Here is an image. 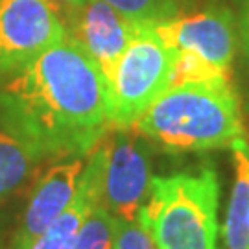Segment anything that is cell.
Returning <instances> with one entry per match:
<instances>
[{
	"label": "cell",
	"mask_w": 249,
	"mask_h": 249,
	"mask_svg": "<svg viewBox=\"0 0 249 249\" xmlns=\"http://www.w3.org/2000/svg\"><path fill=\"white\" fill-rule=\"evenodd\" d=\"M116 222L118 220L115 216L100 203L81 223L72 249H111L115 240Z\"/></svg>",
	"instance_id": "cell-13"
},
{
	"label": "cell",
	"mask_w": 249,
	"mask_h": 249,
	"mask_svg": "<svg viewBox=\"0 0 249 249\" xmlns=\"http://www.w3.org/2000/svg\"><path fill=\"white\" fill-rule=\"evenodd\" d=\"M111 249H157V246L148 225L139 216V220L133 222H124V220L116 222L115 240Z\"/></svg>",
	"instance_id": "cell-15"
},
{
	"label": "cell",
	"mask_w": 249,
	"mask_h": 249,
	"mask_svg": "<svg viewBox=\"0 0 249 249\" xmlns=\"http://www.w3.org/2000/svg\"><path fill=\"white\" fill-rule=\"evenodd\" d=\"M57 8H63L65 11H72V9L80 8L85 4V0H52Z\"/></svg>",
	"instance_id": "cell-18"
},
{
	"label": "cell",
	"mask_w": 249,
	"mask_h": 249,
	"mask_svg": "<svg viewBox=\"0 0 249 249\" xmlns=\"http://www.w3.org/2000/svg\"><path fill=\"white\" fill-rule=\"evenodd\" d=\"M162 43L176 53V83L229 78L238 46V26L225 6L151 22Z\"/></svg>",
	"instance_id": "cell-4"
},
{
	"label": "cell",
	"mask_w": 249,
	"mask_h": 249,
	"mask_svg": "<svg viewBox=\"0 0 249 249\" xmlns=\"http://www.w3.org/2000/svg\"><path fill=\"white\" fill-rule=\"evenodd\" d=\"M41 164L28 146L0 129V211L34 179Z\"/></svg>",
	"instance_id": "cell-12"
},
{
	"label": "cell",
	"mask_w": 249,
	"mask_h": 249,
	"mask_svg": "<svg viewBox=\"0 0 249 249\" xmlns=\"http://www.w3.org/2000/svg\"><path fill=\"white\" fill-rule=\"evenodd\" d=\"M133 127L166 153L231 150L246 137L229 78L170 85Z\"/></svg>",
	"instance_id": "cell-2"
},
{
	"label": "cell",
	"mask_w": 249,
	"mask_h": 249,
	"mask_svg": "<svg viewBox=\"0 0 249 249\" xmlns=\"http://www.w3.org/2000/svg\"><path fill=\"white\" fill-rule=\"evenodd\" d=\"M65 26L67 36L81 46L109 80L133 37L137 22L104 0H85L83 6L67 11Z\"/></svg>",
	"instance_id": "cell-9"
},
{
	"label": "cell",
	"mask_w": 249,
	"mask_h": 249,
	"mask_svg": "<svg viewBox=\"0 0 249 249\" xmlns=\"http://www.w3.org/2000/svg\"><path fill=\"white\" fill-rule=\"evenodd\" d=\"M220 181L211 164L153 176L141 211L157 249H218Z\"/></svg>",
	"instance_id": "cell-3"
},
{
	"label": "cell",
	"mask_w": 249,
	"mask_h": 249,
	"mask_svg": "<svg viewBox=\"0 0 249 249\" xmlns=\"http://www.w3.org/2000/svg\"><path fill=\"white\" fill-rule=\"evenodd\" d=\"M13 214L9 213L4 207L0 211V249H8L9 236H11V229H13Z\"/></svg>",
	"instance_id": "cell-17"
},
{
	"label": "cell",
	"mask_w": 249,
	"mask_h": 249,
	"mask_svg": "<svg viewBox=\"0 0 249 249\" xmlns=\"http://www.w3.org/2000/svg\"><path fill=\"white\" fill-rule=\"evenodd\" d=\"M102 205L116 220H139L150 196L151 142L135 127L113 129L106 142Z\"/></svg>",
	"instance_id": "cell-6"
},
{
	"label": "cell",
	"mask_w": 249,
	"mask_h": 249,
	"mask_svg": "<svg viewBox=\"0 0 249 249\" xmlns=\"http://www.w3.org/2000/svg\"><path fill=\"white\" fill-rule=\"evenodd\" d=\"M176 53L162 43L151 22H137L133 37L120 55L109 87L113 129L133 127L146 109L172 85Z\"/></svg>",
	"instance_id": "cell-5"
},
{
	"label": "cell",
	"mask_w": 249,
	"mask_h": 249,
	"mask_svg": "<svg viewBox=\"0 0 249 249\" xmlns=\"http://www.w3.org/2000/svg\"><path fill=\"white\" fill-rule=\"evenodd\" d=\"M65 37L61 9L52 0H0V81Z\"/></svg>",
	"instance_id": "cell-7"
},
{
	"label": "cell",
	"mask_w": 249,
	"mask_h": 249,
	"mask_svg": "<svg viewBox=\"0 0 249 249\" xmlns=\"http://www.w3.org/2000/svg\"><path fill=\"white\" fill-rule=\"evenodd\" d=\"M232 178L231 196L223 223L225 249H249V142L244 137L231 146Z\"/></svg>",
	"instance_id": "cell-11"
},
{
	"label": "cell",
	"mask_w": 249,
	"mask_h": 249,
	"mask_svg": "<svg viewBox=\"0 0 249 249\" xmlns=\"http://www.w3.org/2000/svg\"><path fill=\"white\" fill-rule=\"evenodd\" d=\"M0 129L43 162L87 157L113 131L106 76L67 36L0 81Z\"/></svg>",
	"instance_id": "cell-1"
},
{
	"label": "cell",
	"mask_w": 249,
	"mask_h": 249,
	"mask_svg": "<svg viewBox=\"0 0 249 249\" xmlns=\"http://www.w3.org/2000/svg\"><path fill=\"white\" fill-rule=\"evenodd\" d=\"M85 157H65L39 176L24 209L11 229L8 249H30L74 199Z\"/></svg>",
	"instance_id": "cell-8"
},
{
	"label": "cell",
	"mask_w": 249,
	"mask_h": 249,
	"mask_svg": "<svg viewBox=\"0 0 249 249\" xmlns=\"http://www.w3.org/2000/svg\"><path fill=\"white\" fill-rule=\"evenodd\" d=\"M106 155L107 148L102 142L87 155L74 199L67 207V211L32 244L30 249H72L81 223L85 222L94 207L102 203Z\"/></svg>",
	"instance_id": "cell-10"
},
{
	"label": "cell",
	"mask_w": 249,
	"mask_h": 249,
	"mask_svg": "<svg viewBox=\"0 0 249 249\" xmlns=\"http://www.w3.org/2000/svg\"><path fill=\"white\" fill-rule=\"evenodd\" d=\"M133 22H160L181 15L179 0H104Z\"/></svg>",
	"instance_id": "cell-14"
},
{
	"label": "cell",
	"mask_w": 249,
	"mask_h": 249,
	"mask_svg": "<svg viewBox=\"0 0 249 249\" xmlns=\"http://www.w3.org/2000/svg\"><path fill=\"white\" fill-rule=\"evenodd\" d=\"M238 36L242 41L244 55L249 69V0H242L240 6V20H238Z\"/></svg>",
	"instance_id": "cell-16"
}]
</instances>
